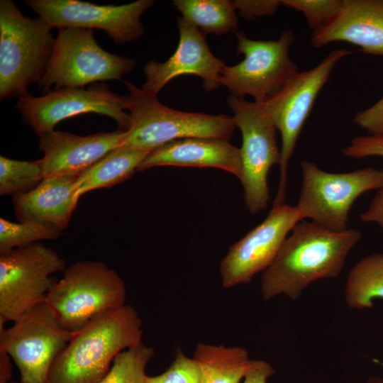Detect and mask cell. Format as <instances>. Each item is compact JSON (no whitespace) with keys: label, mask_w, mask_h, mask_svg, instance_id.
Returning <instances> with one entry per match:
<instances>
[{"label":"cell","mask_w":383,"mask_h":383,"mask_svg":"<svg viewBox=\"0 0 383 383\" xmlns=\"http://www.w3.org/2000/svg\"><path fill=\"white\" fill-rule=\"evenodd\" d=\"M361 237L355 229L337 232L312 221L298 222L262 272L263 298L269 300L284 294L295 300L311 283L338 277L350 250Z\"/></svg>","instance_id":"6da1fadb"},{"label":"cell","mask_w":383,"mask_h":383,"mask_svg":"<svg viewBox=\"0 0 383 383\" xmlns=\"http://www.w3.org/2000/svg\"><path fill=\"white\" fill-rule=\"evenodd\" d=\"M142 321L131 305L103 313L73 333L47 383H99L121 352L140 343Z\"/></svg>","instance_id":"7a4b0ae2"},{"label":"cell","mask_w":383,"mask_h":383,"mask_svg":"<svg viewBox=\"0 0 383 383\" xmlns=\"http://www.w3.org/2000/svg\"><path fill=\"white\" fill-rule=\"evenodd\" d=\"M128 92L130 125L122 145L151 152L187 138L229 140L235 128L233 116L175 110L161 104L156 94L123 81Z\"/></svg>","instance_id":"3957f363"},{"label":"cell","mask_w":383,"mask_h":383,"mask_svg":"<svg viewBox=\"0 0 383 383\" xmlns=\"http://www.w3.org/2000/svg\"><path fill=\"white\" fill-rule=\"evenodd\" d=\"M52 28L24 16L11 0L0 1V99L21 97L40 82L55 45Z\"/></svg>","instance_id":"277c9868"},{"label":"cell","mask_w":383,"mask_h":383,"mask_svg":"<svg viewBox=\"0 0 383 383\" xmlns=\"http://www.w3.org/2000/svg\"><path fill=\"white\" fill-rule=\"evenodd\" d=\"M63 272L45 302L65 330L74 333L94 317L125 304V284L106 263L79 261Z\"/></svg>","instance_id":"5b68a950"},{"label":"cell","mask_w":383,"mask_h":383,"mask_svg":"<svg viewBox=\"0 0 383 383\" xmlns=\"http://www.w3.org/2000/svg\"><path fill=\"white\" fill-rule=\"evenodd\" d=\"M135 65L133 59L110 53L96 42L94 30L59 28L45 74L38 84L45 94L54 89L84 87L121 80Z\"/></svg>","instance_id":"8992f818"},{"label":"cell","mask_w":383,"mask_h":383,"mask_svg":"<svg viewBox=\"0 0 383 383\" xmlns=\"http://www.w3.org/2000/svg\"><path fill=\"white\" fill-rule=\"evenodd\" d=\"M301 167L303 181L296 208L303 219L332 231L347 229L350 208L361 194L383 187V169L331 173L307 160Z\"/></svg>","instance_id":"52a82bcc"},{"label":"cell","mask_w":383,"mask_h":383,"mask_svg":"<svg viewBox=\"0 0 383 383\" xmlns=\"http://www.w3.org/2000/svg\"><path fill=\"white\" fill-rule=\"evenodd\" d=\"M227 104L242 135L240 181L244 200L248 211L255 214L267 207V175L272 166L279 165L281 160L276 141L277 128L263 102H251L231 95Z\"/></svg>","instance_id":"ba28073f"},{"label":"cell","mask_w":383,"mask_h":383,"mask_svg":"<svg viewBox=\"0 0 383 383\" xmlns=\"http://www.w3.org/2000/svg\"><path fill=\"white\" fill-rule=\"evenodd\" d=\"M351 53L352 51L345 49L332 51L312 69L299 71L279 90L262 101L279 131L282 140L280 177L273 206L284 202L289 162L320 90L338 62Z\"/></svg>","instance_id":"9c48e42d"},{"label":"cell","mask_w":383,"mask_h":383,"mask_svg":"<svg viewBox=\"0 0 383 383\" xmlns=\"http://www.w3.org/2000/svg\"><path fill=\"white\" fill-rule=\"evenodd\" d=\"M65 260L40 242L0 255V322H13L45 301L57 281L51 277L64 272Z\"/></svg>","instance_id":"30bf717a"},{"label":"cell","mask_w":383,"mask_h":383,"mask_svg":"<svg viewBox=\"0 0 383 383\" xmlns=\"http://www.w3.org/2000/svg\"><path fill=\"white\" fill-rule=\"evenodd\" d=\"M237 54L244 59L238 64L226 65L220 82L232 96L248 95L262 102L279 90L299 70L289 57L295 37L291 30L282 32L277 40H254L240 31L235 32Z\"/></svg>","instance_id":"8fae6325"},{"label":"cell","mask_w":383,"mask_h":383,"mask_svg":"<svg viewBox=\"0 0 383 383\" xmlns=\"http://www.w3.org/2000/svg\"><path fill=\"white\" fill-rule=\"evenodd\" d=\"M73 333L58 322L45 302L5 328L0 322V349L14 362L20 383H47L51 367Z\"/></svg>","instance_id":"7c38bea8"},{"label":"cell","mask_w":383,"mask_h":383,"mask_svg":"<svg viewBox=\"0 0 383 383\" xmlns=\"http://www.w3.org/2000/svg\"><path fill=\"white\" fill-rule=\"evenodd\" d=\"M128 96L111 91L104 83L88 87L53 89L41 96L28 94L18 98L16 108L24 122L40 137L62 121L82 113H94L113 118L119 130L126 131L130 116L125 110Z\"/></svg>","instance_id":"4fadbf2b"},{"label":"cell","mask_w":383,"mask_h":383,"mask_svg":"<svg viewBox=\"0 0 383 383\" xmlns=\"http://www.w3.org/2000/svg\"><path fill=\"white\" fill-rule=\"evenodd\" d=\"M153 3L152 0H138L123 5H98L78 0L25 1L52 28L100 29L118 44L134 41L143 35L140 17Z\"/></svg>","instance_id":"5bb4252c"},{"label":"cell","mask_w":383,"mask_h":383,"mask_svg":"<svg viewBox=\"0 0 383 383\" xmlns=\"http://www.w3.org/2000/svg\"><path fill=\"white\" fill-rule=\"evenodd\" d=\"M302 216L287 204L273 206L265 219L228 250L220 265L223 286L230 288L251 282L274 261L288 233Z\"/></svg>","instance_id":"9a60e30c"},{"label":"cell","mask_w":383,"mask_h":383,"mask_svg":"<svg viewBox=\"0 0 383 383\" xmlns=\"http://www.w3.org/2000/svg\"><path fill=\"white\" fill-rule=\"evenodd\" d=\"M177 22L179 38L175 52L164 62L150 60L145 65L142 88L157 94L172 79L183 74L201 78L206 91L221 87V74L226 63L211 52L206 34L182 17Z\"/></svg>","instance_id":"2e32d148"},{"label":"cell","mask_w":383,"mask_h":383,"mask_svg":"<svg viewBox=\"0 0 383 383\" xmlns=\"http://www.w3.org/2000/svg\"><path fill=\"white\" fill-rule=\"evenodd\" d=\"M126 131L77 135L52 131L40 138L43 178L80 174L111 150L122 145Z\"/></svg>","instance_id":"e0dca14e"},{"label":"cell","mask_w":383,"mask_h":383,"mask_svg":"<svg viewBox=\"0 0 383 383\" xmlns=\"http://www.w3.org/2000/svg\"><path fill=\"white\" fill-rule=\"evenodd\" d=\"M343 41L367 54L383 56V0H343L335 18L313 30L311 42L320 48Z\"/></svg>","instance_id":"ac0fdd59"},{"label":"cell","mask_w":383,"mask_h":383,"mask_svg":"<svg viewBox=\"0 0 383 383\" xmlns=\"http://www.w3.org/2000/svg\"><path fill=\"white\" fill-rule=\"evenodd\" d=\"M157 166L212 167L241 177L240 150L229 140L187 138L167 143L148 153L138 171Z\"/></svg>","instance_id":"d6986e66"},{"label":"cell","mask_w":383,"mask_h":383,"mask_svg":"<svg viewBox=\"0 0 383 383\" xmlns=\"http://www.w3.org/2000/svg\"><path fill=\"white\" fill-rule=\"evenodd\" d=\"M78 174L43 178L30 191L13 198L19 222H35L62 231L67 227L79 196Z\"/></svg>","instance_id":"ffe728a7"},{"label":"cell","mask_w":383,"mask_h":383,"mask_svg":"<svg viewBox=\"0 0 383 383\" xmlns=\"http://www.w3.org/2000/svg\"><path fill=\"white\" fill-rule=\"evenodd\" d=\"M150 152L121 145L78 174L77 195L110 188L129 179Z\"/></svg>","instance_id":"44dd1931"},{"label":"cell","mask_w":383,"mask_h":383,"mask_svg":"<svg viewBox=\"0 0 383 383\" xmlns=\"http://www.w3.org/2000/svg\"><path fill=\"white\" fill-rule=\"evenodd\" d=\"M193 358L198 363L199 383H240L252 360L246 349L199 343Z\"/></svg>","instance_id":"7402d4cb"},{"label":"cell","mask_w":383,"mask_h":383,"mask_svg":"<svg viewBox=\"0 0 383 383\" xmlns=\"http://www.w3.org/2000/svg\"><path fill=\"white\" fill-rule=\"evenodd\" d=\"M182 17L204 34L221 35L238 28L234 1L174 0Z\"/></svg>","instance_id":"603a6c76"},{"label":"cell","mask_w":383,"mask_h":383,"mask_svg":"<svg viewBox=\"0 0 383 383\" xmlns=\"http://www.w3.org/2000/svg\"><path fill=\"white\" fill-rule=\"evenodd\" d=\"M345 296L347 304L357 309L371 308L373 300L383 299V253L367 255L352 268Z\"/></svg>","instance_id":"cb8c5ba5"},{"label":"cell","mask_w":383,"mask_h":383,"mask_svg":"<svg viewBox=\"0 0 383 383\" xmlns=\"http://www.w3.org/2000/svg\"><path fill=\"white\" fill-rule=\"evenodd\" d=\"M154 355L153 348L143 342L124 350L116 355L99 383H145V368Z\"/></svg>","instance_id":"d4e9b609"},{"label":"cell","mask_w":383,"mask_h":383,"mask_svg":"<svg viewBox=\"0 0 383 383\" xmlns=\"http://www.w3.org/2000/svg\"><path fill=\"white\" fill-rule=\"evenodd\" d=\"M43 179L40 160L21 161L0 157V194H23Z\"/></svg>","instance_id":"484cf974"},{"label":"cell","mask_w":383,"mask_h":383,"mask_svg":"<svg viewBox=\"0 0 383 383\" xmlns=\"http://www.w3.org/2000/svg\"><path fill=\"white\" fill-rule=\"evenodd\" d=\"M61 231L35 222L13 223L0 218V255L44 240H53Z\"/></svg>","instance_id":"4316f807"},{"label":"cell","mask_w":383,"mask_h":383,"mask_svg":"<svg viewBox=\"0 0 383 383\" xmlns=\"http://www.w3.org/2000/svg\"><path fill=\"white\" fill-rule=\"evenodd\" d=\"M343 0H283L282 5L301 12L316 30L331 22L339 12Z\"/></svg>","instance_id":"83f0119b"},{"label":"cell","mask_w":383,"mask_h":383,"mask_svg":"<svg viewBox=\"0 0 383 383\" xmlns=\"http://www.w3.org/2000/svg\"><path fill=\"white\" fill-rule=\"evenodd\" d=\"M200 377V368L196 360L179 349L168 369L159 375L147 376L145 383H199Z\"/></svg>","instance_id":"f1b7e54d"},{"label":"cell","mask_w":383,"mask_h":383,"mask_svg":"<svg viewBox=\"0 0 383 383\" xmlns=\"http://www.w3.org/2000/svg\"><path fill=\"white\" fill-rule=\"evenodd\" d=\"M342 152L345 156L358 159L383 157V133L355 137Z\"/></svg>","instance_id":"f546056e"},{"label":"cell","mask_w":383,"mask_h":383,"mask_svg":"<svg viewBox=\"0 0 383 383\" xmlns=\"http://www.w3.org/2000/svg\"><path fill=\"white\" fill-rule=\"evenodd\" d=\"M234 4L243 18L252 20L257 17L274 15L282 5V1L236 0L234 1Z\"/></svg>","instance_id":"4dcf8cb0"},{"label":"cell","mask_w":383,"mask_h":383,"mask_svg":"<svg viewBox=\"0 0 383 383\" xmlns=\"http://www.w3.org/2000/svg\"><path fill=\"white\" fill-rule=\"evenodd\" d=\"M354 122L369 135L383 133V96L370 108L359 111Z\"/></svg>","instance_id":"1f68e13d"},{"label":"cell","mask_w":383,"mask_h":383,"mask_svg":"<svg viewBox=\"0 0 383 383\" xmlns=\"http://www.w3.org/2000/svg\"><path fill=\"white\" fill-rule=\"evenodd\" d=\"M360 220L366 223H375L383 229V187L377 189L367 211L361 213Z\"/></svg>","instance_id":"d6a6232c"},{"label":"cell","mask_w":383,"mask_h":383,"mask_svg":"<svg viewBox=\"0 0 383 383\" xmlns=\"http://www.w3.org/2000/svg\"><path fill=\"white\" fill-rule=\"evenodd\" d=\"M274 374L272 367L263 360H252L243 383H267L268 377Z\"/></svg>","instance_id":"836d02e7"},{"label":"cell","mask_w":383,"mask_h":383,"mask_svg":"<svg viewBox=\"0 0 383 383\" xmlns=\"http://www.w3.org/2000/svg\"><path fill=\"white\" fill-rule=\"evenodd\" d=\"M12 365L10 356L0 349V383H11Z\"/></svg>","instance_id":"e575fe53"},{"label":"cell","mask_w":383,"mask_h":383,"mask_svg":"<svg viewBox=\"0 0 383 383\" xmlns=\"http://www.w3.org/2000/svg\"><path fill=\"white\" fill-rule=\"evenodd\" d=\"M367 383H383V377L382 378H379L377 377H372L367 381Z\"/></svg>","instance_id":"d590c367"},{"label":"cell","mask_w":383,"mask_h":383,"mask_svg":"<svg viewBox=\"0 0 383 383\" xmlns=\"http://www.w3.org/2000/svg\"><path fill=\"white\" fill-rule=\"evenodd\" d=\"M11 383H18V382H11Z\"/></svg>","instance_id":"8d00e7d4"}]
</instances>
